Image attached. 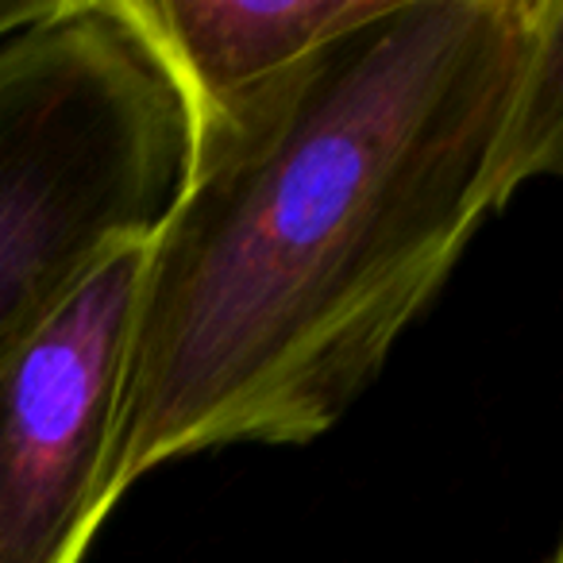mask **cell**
I'll return each instance as SVG.
<instances>
[{
	"mask_svg": "<svg viewBox=\"0 0 563 563\" xmlns=\"http://www.w3.org/2000/svg\"><path fill=\"white\" fill-rule=\"evenodd\" d=\"M560 170V0H386L194 112L135 294L109 509L181 455L324 437L486 220Z\"/></svg>",
	"mask_w": 563,
	"mask_h": 563,
	"instance_id": "obj_1",
	"label": "cell"
},
{
	"mask_svg": "<svg viewBox=\"0 0 563 563\" xmlns=\"http://www.w3.org/2000/svg\"><path fill=\"white\" fill-rule=\"evenodd\" d=\"M189 155L186 89L132 0H58L0 40V329L151 240Z\"/></svg>",
	"mask_w": 563,
	"mask_h": 563,
	"instance_id": "obj_2",
	"label": "cell"
},
{
	"mask_svg": "<svg viewBox=\"0 0 563 563\" xmlns=\"http://www.w3.org/2000/svg\"><path fill=\"white\" fill-rule=\"evenodd\" d=\"M143 258L147 240L117 243L0 329V563H81L109 517Z\"/></svg>",
	"mask_w": 563,
	"mask_h": 563,
	"instance_id": "obj_3",
	"label": "cell"
},
{
	"mask_svg": "<svg viewBox=\"0 0 563 563\" xmlns=\"http://www.w3.org/2000/svg\"><path fill=\"white\" fill-rule=\"evenodd\" d=\"M386 0H132V12L181 81L189 112H205L290 70L332 35L371 20Z\"/></svg>",
	"mask_w": 563,
	"mask_h": 563,
	"instance_id": "obj_4",
	"label": "cell"
},
{
	"mask_svg": "<svg viewBox=\"0 0 563 563\" xmlns=\"http://www.w3.org/2000/svg\"><path fill=\"white\" fill-rule=\"evenodd\" d=\"M58 0H0V40L24 32L35 20L51 16Z\"/></svg>",
	"mask_w": 563,
	"mask_h": 563,
	"instance_id": "obj_5",
	"label": "cell"
},
{
	"mask_svg": "<svg viewBox=\"0 0 563 563\" xmlns=\"http://www.w3.org/2000/svg\"><path fill=\"white\" fill-rule=\"evenodd\" d=\"M544 563H563V552H560V548H552V555H548Z\"/></svg>",
	"mask_w": 563,
	"mask_h": 563,
	"instance_id": "obj_6",
	"label": "cell"
}]
</instances>
